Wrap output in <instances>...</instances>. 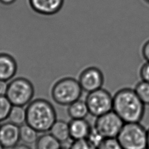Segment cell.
Listing matches in <instances>:
<instances>
[{"label":"cell","instance_id":"25","mask_svg":"<svg viewBox=\"0 0 149 149\" xmlns=\"http://www.w3.org/2000/svg\"><path fill=\"white\" fill-rule=\"evenodd\" d=\"M8 84L7 81L0 80V95H4L6 94Z\"/></svg>","mask_w":149,"mask_h":149},{"label":"cell","instance_id":"31","mask_svg":"<svg viewBox=\"0 0 149 149\" xmlns=\"http://www.w3.org/2000/svg\"><path fill=\"white\" fill-rule=\"evenodd\" d=\"M61 149H66V148H62Z\"/></svg>","mask_w":149,"mask_h":149},{"label":"cell","instance_id":"7","mask_svg":"<svg viewBox=\"0 0 149 149\" xmlns=\"http://www.w3.org/2000/svg\"><path fill=\"white\" fill-rule=\"evenodd\" d=\"M125 122L112 110L97 118L94 126L105 138H116Z\"/></svg>","mask_w":149,"mask_h":149},{"label":"cell","instance_id":"1","mask_svg":"<svg viewBox=\"0 0 149 149\" xmlns=\"http://www.w3.org/2000/svg\"><path fill=\"white\" fill-rule=\"evenodd\" d=\"M144 105L131 88L120 89L113 97L112 110L125 123L140 122L144 114Z\"/></svg>","mask_w":149,"mask_h":149},{"label":"cell","instance_id":"20","mask_svg":"<svg viewBox=\"0 0 149 149\" xmlns=\"http://www.w3.org/2000/svg\"><path fill=\"white\" fill-rule=\"evenodd\" d=\"M105 138L94 126L91 127L86 139L94 146L98 147Z\"/></svg>","mask_w":149,"mask_h":149},{"label":"cell","instance_id":"17","mask_svg":"<svg viewBox=\"0 0 149 149\" xmlns=\"http://www.w3.org/2000/svg\"><path fill=\"white\" fill-rule=\"evenodd\" d=\"M8 119L10 122L19 126L24 125L26 120V109L24 107L13 105Z\"/></svg>","mask_w":149,"mask_h":149},{"label":"cell","instance_id":"12","mask_svg":"<svg viewBox=\"0 0 149 149\" xmlns=\"http://www.w3.org/2000/svg\"><path fill=\"white\" fill-rule=\"evenodd\" d=\"M70 137L73 140L87 138L91 126L85 119H72L69 123Z\"/></svg>","mask_w":149,"mask_h":149},{"label":"cell","instance_id":"5","mask_svg":"<svg viewBox=\"0 0 149 149\" xmlns=\"http://www.w3.org/2000/svg\"><path fill=\"white\" fill-rule=\"evenodd\" d=\"M34 94L32 83L27 79L20 77L8 83L5 95L13 105L24 107L31 101Z\"/></svg>","mask_w":149,"mask_h":149},{"label":"cell","instance_id":"11","mask_svg":"<svg viewBox=\"0 0 149 149\" xmlns=\"http://www.w3.org/2000/svg\"><path fill=\"white\" fill-rule=\"evenodd\" d=\"M17 65L15 58L10 54L0 52V80L8 81L16 74Z\"/></svg>","mask_w":149,"mask_h":149},{"label":"cell","instance_id":"28","mask_svg":"<svg viewBox=\"0 0 149 149\" xmlns=\"http://www.w3.org/2000/svg\"><path fill=\"white\" fill-rule=\"evenodd\" d=\"M147 149H149V129L147 130Z\"/></svg>","mask_w":149,"mask_h":149},{"label":"cell","instance_id":"21","mask_svg":"<svg viewBox=\"0 0 149 149\" xmlns=\"http://www.w3.org/2000/svg\"><path fill=\"white\" fill-rule=\"evenodd\" d=\"M97 149H123L116 138L105 139Z\"/></svg>","mask_w":149,"mask_h":149},{"label":"cell","instance_id":"10","mask_svg":"<svg viewBox=\"0 0 149 149\" xmlns=\"http://www.w3.org/2000/svg\"><path fill=\"white\" fill-rule=\"evenodd\" d=\"M31 9L36 13L45 15H53L62 8L64 0H29Z\"/></svg>","mask_w":149,"mask_h":149},{"label":"cell","instance_id":"4","mask_svg":"<svg viewBox=\"0 0 149 149\" xmlns=\"http://www.w3.org/2000/svg\"><path fill=\"white\" fill-rule=\"evenodd\" d=\"M116 139L123 149H147V130L139 122L125 123Z\"/></svg>","mask_w":149,"mask_h":149},{"label":"cell","instance_id":"3","mask_svg":"<svg viewBox=\"0 0 149 149\" xmlns=\"http://www.w3.org/2000/svg\"><path fill=\"white\" fill-rule=\"evenodd\" d=\"M83 90L78 80L65 77L57 81L51 90L53 100L61 105H69L80 99Z\"/></svg>","mask_w":149,"mask_h":149},{"label":"cell","instance_id":"9","mask_svg":"<svg viewBox=\"0 0 149 149\" xmlns=\"http://www.w3.org/2000/svg\"><path fill=\"white\" fill-rule=\"evenodd\" d=\"M19 140L20 126L10 122L0 125V143L4 148H13Z\"/></svg>","mask_w":149,"mask_h":149},{"label":"cell","instance_id":"24","mask_svg":"<svg viewBox=\"0 0 149 149\" xmlns=\"http://www.w3.org/2000/svg\"><path fill=\"white\" fill-rule=\"evenodd\" d=\"M142 54L147 62H149V40L144 44L142 48Z\"/></svg>","mask_w":149,"mask_h":149},{"label":"cell","instance_id":"30","mask_svg":"<svg viewBox=\"0 0 149 149\" xmlns=\"http://www.w3.org/2000/svg\"><path fill=\"white\" fill-rule=\"evenodd\" d=\"M145 1H146L147 3H149V0H144Z\"/></svg>","mask_w":149,"mask_h":149},{"label":"cell","instance_id":"2","mask_svg":"<svg viewBox=\"0 0 149 149\" xmlns=\"http://www.w3.org/2000/svg\"><path fill=\"white\" fill-rule=\"evenodd\" d=\"M26 123L38 133L50 130L56 119V113L52 104L48 101L37 98L31 101L26 108Z\"/></svg>","mask_w":149,"mask_h":149},{"label":"cell","instance_id":"19","mask_svg":"<svg viewBox=\"0 0 149 149\" xmlns=\"http://www.w3.org/2000/svg\"><path fill=\"white\" fill-rule=\"evenodd\" d=\"M12 106L13 105L5 95H0V122L8 118Z\"/></svg>","mask_w":149,"mask_h":149},{"label":"cell","instance_id":"23","mask_svg":"<svg viewBox=\"0 0 149 149\" xmlns=\"http://www.w3.org/2000/svg\"><path fill=\"white\" fill-rule=\"evenodd\" d=\"M142 80L149 83V62H147L141 66L140 70Z\"/></svg>","mask_w":149,"mask_h":149},{"label":"cell","instance_id":"14","mask_svg":"<svg viewBox=\"0 0 149 149\" xmlns=\"http://www.w3.org/2000/svg\"><path fill=\"white\" fill-rule=\"evenodd\" d=\"M68 113L72 119H85L89 113L86 101L79 99L68 105Z\"/></svg>","mask_w":149,"mask_h":149},{"label":"cell","instance_id":"26","mask_svg":"<svg viewBox=\"0 0 149 149\" xmlns=\"http://www.w3.org/2000/svg\"><path fill=\"white\" fill-rule=\"evenodd\" d=\"M12 149H31L26 144H17Z\"/></svg>","mask_w":149,"mask_h":149},{"label":"cell","instance_id":"16","mask_svg":"<svg viewBox=\"0 0 149 149\" xmlns=\"http://www.w3.org/2000/svg\"><path fill=\"white\" fill-rule=\"evenodd\" d=\"M38 132L34 128L24 123L20 126V139L24 144H32L36 143L38 136Z\"/></svg>","mask_w":149,"mask_h":149},{"label":"cell","instance_id":"18","mask_svg":"<svg viewBox=\"0 0 149 149\" xmlns=\"http://www.w3.org/2000/svg\"><path fill=\"white\" fill-rule=\"evenodd\" d=\"M134 90L143 104L149 105V83L142 80L136 84Z\"/></svg>","mask_w":149,"mask_h":149},{"label":"cell","instance_id":"22","mask_svg":"<svg viewBox=\"0 0 149 149\" xmlns=\"http://www.w3.org/2000/svg\"><path fill=\"white\" fill-rule=\"evenodd\" d=\"M69 149H97L86 139L73 140Z\"/></svg>","mask_w":149,"mask_h":149},{"label":"cell","instance_id":"15","mask_svg":"<svg viewBox=\"0 0 149 149\" xmlns=\"http://www.w3.org/2000/svg\"><path fill=\"white\" fill-rule=\"evenodd\" d=\"M61 143L51 133H44L38 136L36 142V149H61Z\"/></svg>","mask_w":149,"mask_h":149},{"label":"cell","instance_id":"8","mask_svg":"<svg viewBox=\"0 0 149 149\" xmlns=\"http://www.w3.org/2000/svg\"><path fill=\"white\" fill-rule=\"evenodd\" d=\"M104 80V75L99 69L89 67L81 73L78 81L82 90L88 93L101 88Z\"/></svg>","mask_w":149,"mask_h":149},{"label":"cell","instance_id":"6","mask_svg":"<svg viewBox=\"0 0 149 149\" xmlns=\"http://www.w3.org/2000/svg\"><path fill=\"white\" fill-rule=\"evenodd\" d=\"M85 101L89 113L97 118L112 111L113 97L102 88L88 93Z\"/></svg>","mask_w":149,"mask_h":149},{"label":"cell","instance_id":"29","mask_svg":"<svg viewBox=\"0 0 149 149\" xmlns=\"http://www.w3.org/2000/svg\"><path fill=\"white\" fill-rule=\"evenodd\" d=\"M0 149H4L2 145L1 144V143H0Z\"/></svg>","mask_w":149,"mask_h":149},{"label":"cell","instance_id":"27","mask_svg":"<svg viewBox=\"0 0 149 149\" xmlns=\"http://www.w3.org/2000/svg\"><path fill=\"white\" fill-rule=\"evenodd\" d=\"M16 0H0V3L5 5H10L15 3Z\"/></svg>","mask_w":149,"mask_h":149},{"label":"cell","instance_id":"13","mask_svg":"<svg viewBox=\"0 0 149 149\" xmlns=\"http://www.w3.org/2000/svg\"><path fill=\"white\" fill-rule=\"evenodd\" d=\"M49 131L50 133L61 143L70 139L69 123L64 120H56Z\"/></svg>","mask_w":149,"mask_h":149}]
</instances>
